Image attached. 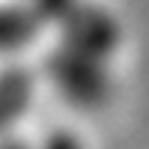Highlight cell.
I'll list each match as a JSON object with an SVG mask.
<instances>
[{
  "mask_svg": "<svg viewBox=\"0 0 149 149\" xmlns=\"http://www.w3.org/2000/svg\"><path fill=\"white\" fill-rule=\"evenodd\" d=\"M24 98H27V84H24L21 74H6V78H0V125L21 113Z\"/></svg>",
  "mask_w": 149,
  "mask_h": 149,
  "instance_id": "6da1fadb",
  "label": "cell"
},
{
  "mask_svg": "<svg viewBox=\"0 0 149 149\" xmlns=\"http://www.w3.org/2000/svg\"><path fill=\"white\" fill-rule=\"evenodd\" d=\"M3 149H24L21 143H9V146H3Z\"/></svg>",
  "mask_w": 149,
  "mask_h": 149,
  "instance_id": "3957f363",
  "label": "cell"
},
{
  "mask_svg": "<svg viewBox=\"0 0 149 149\" xmlns=\"http://www.w3.org/2000/svg\"><path fill=\"white\" fill-rule=\"evenodd\" d=\"M45 149H81L78 143H74L69 134H54V137H48Z\"/></svg>",
  "mask_w": 149,
  "mask_h": 149,
  "instance_id": "7a4b0ae2",
  "label": "cell"
}]
</instances>
